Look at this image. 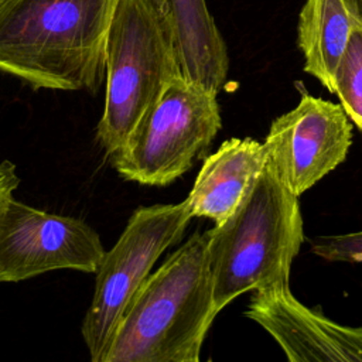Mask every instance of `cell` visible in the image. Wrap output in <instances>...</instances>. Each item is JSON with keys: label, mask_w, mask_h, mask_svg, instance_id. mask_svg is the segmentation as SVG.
Here are the masks:
<instances>
[{"label": "cell", "mask_w": 362, "mask_h": 362, "mask_svg": "<svg viewBox=\"0 0 362 362\" xmlns=\"http://www.w3.org/2000/svg\"><path fill=\"white\" fill-rule=\"evenodd\" d=\"M117 0H3L0 72L34 89H99Z\"/></svg>", "instance_id": "obj_1"}, {"label": "cell", "mask_w": 362, "mask_h": 362, "mask_svg": "<svg viewBox=\"0 0 362 362\" xmlns=\"http://www.w3.org/2000/svg\"><path fill=\"white\" fill-rule=\"evenodd\" d=\"M208 230L150 273L129 301L103 362H198L218 310Z\"/></svg>", "instance_id": "obj_2"}, {"label": "cell", "mask_w": 362, "mask_h": 362, "mask_svg": "<svg viewBox=\"0 0 362 362\" xmlns=\"http://www.w3.org/2000/svg\"><path fill=\"white\" fill-rule=\"evenodd\" d=\"M208 238L218 313L247 291L290 286L304 240L298 197L266 164L236 211L208 229Z\"/></svg>", "instance_id": "obj_3"}, {"label": "cell", "mask_w": 362, "mask_h": 362, "mask_svg": "<svg viewBox=\"0 0 362 362\" xmlns=\"http://www.w3.org/2000/svg\"><path fill=\"white\" fill-rule=\"evenodd\" d=\"M106 92L96 136L106 156L180 75L168 0H117L106 41Z\"/></svg>", "instance_id": "obj_4"}, {"label": "cell", "mask_w": 362, "mask_h": 362, "mask_svg": "<svg viewBox=\"0 0 362 362\" xmlns=\"http://www.w3.org/2000/svg\"><path fill=\"white\" fill-rule=\"evenodd\" d=\"M216 95L175 78L109 160L126 180L164 187L187 173L222 127Z\"/></svg>", "instance_id": "obj_5"}, {"label": "cell", "mask_w": 362, "mask_h": 362, "mask_svg": "<svg viewBox=\"0 0 362 362\" xmlns=\"http://www.w3.org/2000/svg\"><path fill=\"white\" fill-rule=\"evenodd\" d=\"M188 205L156 204L137 208L98 269L82 338L92 362H103L120 318L154 263L175 245L191 221Z\"/></svg>", "instance_id": "obj_6"}, {"label": "cell", "mask_w": 362, "mask_h": 362, "mask_svg": "<svg viewBox=\"0 0 362 362\" xmlns=\"http://www.w3.org/2000/svg\"><path fill=\"white\" fill-rule=\"evenodd\" d=\"M105 247L82 219L8 201L0 214V283H17L54 270L96 273Z\"/></svg>", "instance_id": "obj_7"}, {"label": "cell", "mask_w": 362, "mask_h": 362, "mask_svg": "<svg viewBox=\"0 0 362 362\" xmlns=\"http://www.w3.org/2000/svg\"><path fill=\"white\" fill-rule=\"evenodd\" d=\"M263 143L267 164L300 197L345 160L352 124L341 103L303 92L298 105L272 123Z\"/></svg>", "instance_id": "obj_8"}, {"label": "cell", "mask_w": 362, "mask_h": 362, "mask_svg": "<svg viewBox=\"0 0 362 362\" xmlns=\"http://www.w3.org/2000/svg\"><path fill=\"white\" fill-rule=\"evenodd\" d=\"M246 315L267 331L291 362H362V328L308 308L290 286L255 290Z\"/></svg>", "instance_id": "obj_9"}, {"label": "cell", "mask_w": 362, "mask_h": 362, "mask_svg": "<svg viewBox=\"0 0 362 362\" xmlns=\"http://www.w3.org/2000/svg\"><path fill=\"white\" fill-rule=\"evenodd\" d=\"M267 164L264 143L255 139H229L204 160L189 195L185 198L192 218L225 222Z\"/></svg>", "instance_id": "obj_10"}, {"label": "cell", "mask_w": 362, "mask_h": 362, "mask_svg": "<svg viewBox=\"0 0 362 362\" xmlns=\"http://www.w3.org/2000/svg\"><path fill=\"white\" fill-rule=\"evenodd\" d=\"M181 78L218 93L226 82V44L205 0H168Z\"/></svg>", "instance_id": "obj_11"}, {"label": "cell", "mask_w": 362, "mask_h": 362, "mask_svg": "<svg viewBox=\"0 0 362 362\" xmlns=\"http://www.w3.org/2000/svg\"><path fill=\"white\" fill-rule=\"evenodd\" d=\"M358 18L348 0H305L298 16L297 42L304 71L335 93V71Z\"/></svg>", "instance_id": "obj_12"}, {"label": "cell", "mask_w": 362, "mask_h": 362, "mask_svg": "<svg viewBox=\"0 0 362 362\" xmlns=\"http://www.w3.org/2000/svg\"><path fill=\"white\" fill-rule=\"evenodd\" d=\"M335 95L348 117L362 133V23L356 21L335 71Z\"/></svg>", "instance_id": "obj_13"}, {"label": "cell", "mask_w": 362, "mask_h": 362, "mask_svg": "<svg viewBox=\"0 0 362 362\" xmlns=\"http://www.w3.org/2000/svg\"><path fill=\"white\" fill-rule=\"evenodd\" d=\"M311 250L328 262L362 263V230L321 236L313 242Z\"/></svg>", "instance_id": "obj_14"}, {"label": "cell", "mask_w": 362, "mask_h": 362, "mask_svg": "<svg viewBox=\"0 0 362 362\" xmlns=\"http://www.w3.org/2000/svg\"><path fill=\"white\" fill-rule=\"evenodd\" d=\"M18 184L20 178L16 165L8 160H3L0 163V214L13 198V192L17 189Z\"/></svg>", "instance_id": "obj_15"}, {"label": "cell", "mask_w": 362, "mask_h": 362, "mask_svg": "<svg viewBox=\"0 0 362 362\" xmlns=\"http://www.w3.org/2000/svg\"><path fill=\"white\" fill-rule=\"evenodd\" d=\"M348 1H349L351 7H352L358 21L362 23V0H348Z\"/></svg>", "instance_id": "obj_16"}, {"label": "cell", "mask_w": 362, "mask_h": 362, "mask_svg": "<svg viewBox=\"0 0 362 362\" xmlns=\"http://www.w3.org/2000/svg\"><path fill=\"white\" fill-rule=\"evenodd\" d=\"M1 3H3V0H0V4H1Z\"/></svg>", "instance_id": "obj_17"}, {"label": "cell", "mask_w": 362, "mask_h": 362, "mask_svg": "<svg viewBox=\"0 0 362 362\" xmlns=\"http://www.w3.org/2000/svg\"><path fill=\"white\" fill-rule=\"evenodd\" d=\"M361 328H362V327H361Z\"/></svg>", "instance_id": "obj_18"}]
</instances>
